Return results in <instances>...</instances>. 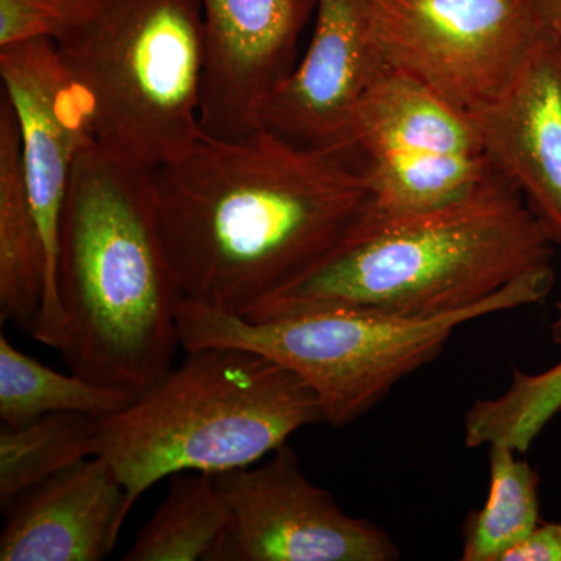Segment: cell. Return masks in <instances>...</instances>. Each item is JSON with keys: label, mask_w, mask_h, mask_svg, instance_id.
Returning a JSON list of instances; mask_svg holds the SVG:
<instances>
[{"label": "cell", "mask_w": 561, "mask_h": 561, "mask_svg": "<svg viewBox=\"0 0 561 561\" xmlns=\"http://www.w3.org/2000/svg\"><path fill=\"white\" fill-rule=\"evenodd\" d=\"M101 419L90 413H50L0 430V505L2 511L32 486L101 449Z\"/></svg>", "instance_id": "e0dca14e"}, {"label": "cell", "mask_w": 561, "mask_h": 561, "mask_svg": "<svg viewBox=\"0 0 561 561\" xmlns=\"http://www.w3.org/2000/svg\"><path fill=\"white\" fill-rule=\"evenodd\" d=\"M382 69L365 0H317L311 44L289 79L265 102L261 128L291 146L356 157L353 117Z\"/></svg>", "instance_id": "8fae6325"}, {"label": "cell", "mask_w": 561, "mask_h": 561, "mask_svg": "<svg viewBox=\"0 0 561 561\" xmlns=\"http://www.w3.org/2000/svg\"><path fill=\"white\" fill-rule=\"evenodd\" d=\"M353 149L360 162L426 154H485L474 121L426 84L382 68L353 117Z\"/></svg>", "instance_id": "5bb4252c"}, {"label": "cell", "mask_w": 561, "mask_h": 561, "mask_svg": "<svg viewBox=\"0 0 561 561\" xmlns=\"http://www.w3.org/2000/svg\"><path fill=\"white\" fill-rule=\"evenodd\" d=\"M553 247L522 192L493 169L438 208L400 216L371 209L337 256L249 319L320 306L435 319L474 308L527 273L552 267Z\"/></svg>", "instance_id": "3957f363"}, {"label": "cell", "mask_w": 561, "mask_h": 561, "mask_svg": "<svg viewBox=\"0 0 561 561\" xmlns=\"http://www.w3.org/2000/svg\"><path fill=\"white\" fill-rule=\"evenodd\" d=\"M311 387L254 351H187L176 368L101 419L103 457L130 504L180 472H221L256 465L301 427L323 423Z\"/></svg>", "instance_id": "277c9868"}, {"label": "cell", "mask_w": 561, "mask_h": 561, "mask_svg": "<svg viewBox=\"0 0 561 561\" xmlns=\"http://www.w3.org/2000/svg\"><path fill=\"white\" fill-rule=\"evenodd\" d=\"M382 68L468 116L504 94L546 31L535 0H365Z\"/></svg>", "instance_id": "52a82bcc"}, {"label": "cell", "mask_w": 561, "mask_h": 561, "mask_svg": "<svg viewBox=\"0 0 561 561\" xmlns=\"http://www.w3.org/2000/svg\"><path fill=\"white\" fill-rule=\"evenodd\" d=\"M55 44L101 146L154 169L202 138V0H95Z\"/></svg>", "instance_id": "8992f818"}, {"label": "cell", "mask_w": 561, "mask_h": 561, "mask_svg": "<svg viewBox=\"0 0 561 561\" xmlns=\"http://www.w3.org/2000/svg\"><path fill=\"white\" fill-rule=\"evenodd\" d=\"M154 214L186 300L249 317L345 249L373 209L362 162L261 130L202 138L151 169Z\"/></svg>", "instance_id": "6da1fadb"}, {"label": "cell", "mask_w": 561, "mask_h": 561, "mask_svg": "<svg viewBox=\"0 0 561 561\" xmlns=\"http://www.w3.org/2000/svg\"><path fill=\"white\" fill-rule=\"evenodd\" d=\"M502 561H561V523H540Z\"/></svg>", "instance_id": "44dd1931"}, {"label": "cell", "mask_w": 561, "mask_h": 561, "mask_svg": "<svg viewBox=\"0 0 561 561\" xmlns=\"http://www.w3.org/2000/svg\"><path fill=\"white\" fill-rule=\"evenodd\" d=\"M108 461L90 457L20 494L5 508L2 561H101L131 512Z\"/></svg>", "instance_id": "4fadbf2b"}, {"label": "cell", "mask_w": 561, "mask_h": 561, "mask_svg": "<svg viewBox=\"0 0 561 561\" xmlns=\"http://www.w3.org/2000/svg\"><path fill=\"white\" fill-rule=\"evenodd\" d=\"M552 341L561 348V300L557 302L556 317L551 324Z\"/></svg>", "instance_id": "603a6c76"}, {"label": "cell", "mask_w": 561, "mask_h": 561, "mask_svg": "<svg viewBox=\"0 0 561 561\" xmlns=\"http://www.w3.org/2000/svg\"><path fill=\"white\" fill-rule=\"evenodd\" d=\"M149 523L124 561H213L231 523V508L217 474H173Z\"/></svg>", "instance_id": "2e32d148"}, {"label": "cell", "mask_w": 561, "mask_h": 561, "mask_svg": "<svg viewBox=\"0 0 561 561\" xmlns=\"http://www.w3.org/2000/svg\"><path fill=\"white\" fill-rule=\"evenodd\" d=\"M231 523L213 561H394L397 542L306 478L287 443L262 465L217 474Z\"/></svg>", "instance_id": "9c48e42d"}, {"label": "cell", "mask_w": 561, "mask_h": 561, "mask_svg": "<svg viewBox=\"0 0 561 561\" xmlns=\"http://www.w3.org/2000/svg\"><path fill=\"white\" fill-rule=\"evenodd\" d=\"M58 294L70 371L138 394L172 368L184 297L158 230L151 169L99 142L70 176Z\"/></svg>", "instance_id": "7a4b0ae2"}, {"label": "cell", "mask_w": 561, "mask_h": 561, "mask_svg": "<svg viewBox=\"0 0 561 561\" xmlns=\"http://www.w3.org/2000/svg\"><path fill=\"white\" fill-rule=\"evenodd\" d=\"M553 283V267L541 268L474 308L427 320L391 319L339 306L251 320L183 298L176 321L186 353L234 346L262 354L311 387L327 423L345 427L386 400L402 379L437 359L461 324L537 305L551 294Z\"/></svg>", "instance_id": "5b68a950"}, {"label": "cell", "mask_w": 561, "mask_h": 561, "mask_svg": "<svg viewBox=\"0 0 561 561\" xmlns=\"http://www.w3.org/2000/svg\"><path fill=\"white\" fill-rule=\"evenodd\" d=\"M542 27L561 43V0H535Z\"/></svg>", "instance_id": "7402d4cb"}, {"label": "cell", "mask_w": 561, "mask_h": 561, "mask_svg": "<svg viewBox=\"0 0 561 561\" xmlns=\"http://www.w3.org/2000/svg\"><path fill=\"white\" fill-rule=\"evenodd\" d=\"M493 168L561 247V43L548 32L504 94L471 116Z\"/></svg>", "instance_id": "7c38bea8"}, {"label": "cell", "mask_w": 561, "mask_h": 561, "mask_svg": "<svg viewBox=\"0 0 561 561\" xmlns=\"http://www.w3.org/2000/svg\"><path fill=\"white\" fill-rule=\"evenodd\" d=\"M94 5L95 0H0V47L58 41L87 20Z\"/></svg>", "instance_id": "ffe728a7"}, {"label": "cell", "mask_w": 561, "mask_h": 561, "mask_svg": "<svg viewBox=\"0 0 561 561\" xmlns=\"http://www.w3.org/2000/svg\"><path fill=\"white\" fill-rule=\"evenodd\" d=\"M136 397L76 373L51 370L0 335V420L7 426H21L50 413L106 416L127 408Z\"/></svg>", "instance_id": "ac0fdd59"}, {"label": "cell", "mask_w": 561, "mask_h": 561, "mask_svg": "<svg viewBox=\"0 0 561 561\" xmlns=\"http://www.w3.org/2000/svg\"><path fill=\"white\" fill-rule=\"evenodd\" d=\"M47 283V254L33 209L20 127L9 99L0 102V317L35 331Z\"/></svg>", "instance_id": "9a60e30c"}, {"label": "cell", "mask_w": 561, "mask_h": 561, "mask_svg": "<svg viewBox=\"0 0 561 561\" xmlns=\"http://www.w3.org/2000/svg\"><path fill=\"white\" fill-rule=\"evenodd\" d=\"M3 95L20 127L25 181L47 254L43 308L32 337L60 350L65 316L58 294V250L70 176L83 150L95 140L83 91L54 39L0 47Z\"/></svg>", "instance_id": "ba28073f"}, {"label": "cell", "mask_w": 561, "mask_h": 561, "mask_svg": "<svg viewBox=\"0 0 561 561\" xmlns=\"http://www.w3.org/2000/svg\"><path fill=\"white\" fill-rule=\"evenodd\" d=\"M522 456L505 443L490 445L489 497L463 524L460 560L502 561L541 523L540 478Z\"/></svg>", "instance_id": "d6986e66"}, {"label": "cell", "mask_w": 561, "mask_h": 561, "mask_svg": "<svg viewBox=\"0 0 561 561\" xmlns=\"http://www.w3.org/2000/svg\"><path fill=\"white\" fill-rule=\"evenodd\" d=\"M205 16L201 125L214 139L261 130V113L297 66L317 0H202Z\"/></svg>", "instance_id": "30bf717a"}]
</instances>
